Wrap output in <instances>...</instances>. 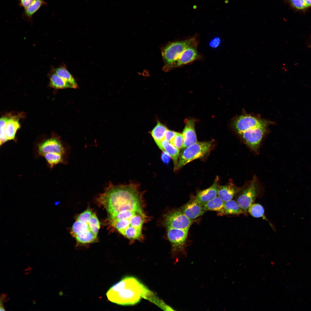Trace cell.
<instances>
[{
  "label": "cell",
  "instance_id": "6da1fadb",
  "mask_svg": "<svg viewBox=\"0 0 311 311\" xmlns=\"http://www.w3.org/2000/svg\"><path fill=\"white\" fill-rule=\"evenodd\" d=\"M143 194L135 183H111L101 197L110 225L130 240L143 239V226L149 219L145 211Z\"/></svg>",
  "mask_w": 311,
  "mask_h": 311
},
{
  "label": "cell",
  "instance_id": "7a4b0ae2",
  "mask_svg": "<svg viewBox=\"0 0 311 311\" xmlns=\"http://www.w3.org/2000/svg\"><path fill=\"white\" fill-rule=\"evenodd\" d=\"M151 291L137 279L126 277L113 285L106 293L111 302L121 305H132L146 299Z\"/></svg>",
  "mask_w": 311,
  "mask_h": 311
},
{
  "label": "cell",
  "instance_id": "3957f363",
  "mask_svg": "<svg viewBox=\"0 0 311 311\" xmlns=\"http://www.w3.org/2000/svg\"><path fill=\"white\" fill-rule=\"evenodd\" d=\"M212 141L198 142L185 149L180 153L176 170L196 159L204 156L211 150Z\"/></svg>",
  "mask_w": 311,
  "mask_h": 311
},
{
  "label": "cell",
  "instance_id": "277c9868",
  "mask_svg": "<svg viewBox=\"0 0 311 311\" xmlns=\"http://www.w3.org/2000/svg\"><path fill=\"white\" fill-rule=\"evenodd\" d=\"M198 44L196 38L193 37L185 40L172 42L167 45L162 52L166 67L168 69L179 55L188 47Z\"/></svg>",
  "mask_w": 311,
  "mask_h": 311
},
{
  "label": "cell",
  "instance_id": "5b68a950",
  "mask_svg": "<svg viewBox=\"0 0 311 311\" xmlns=\"http://www.w3.org/2000/svg\"><path fill=\"white\" fill-rule=\"evenodd\" d=\"M193 222V220L188 218L179 209L168 212L164 218V224L166 229L189 230Z\"/></svg>",
  "mask_w": 311,
  "mask_h": 311
},
{
  "label": "cell",
  "instance_id": "8992f818",
  "mask_svg": "<svg viewBox=\"0 0 311 311\" xmlns=\"http://www.w3.org/2000/svg\"><path fill=\"white\" fill-rule=\"evenodd\" d=\"M258 186L255 178L249 185L242 189L236 198V201L246 214L249 206L255 201L258 194Z\"/></svg>",
  "mask_w": 311,
  "mask_h": 311
},
{
  "label": "cell",
  "instance_id": "52a82bcc",
  "mask_svg": "<svg viewBox=\"0 0 311 311\" xmlns=\"http://www.w3.org/2000/svg\"><path fill=\"white\" fill-rule=\"evenodd\" d=\"M167 236L172 245L173 252L177 254L186 256L185 253V243L188 229H166Z\"/></svg>",
  "mask_w": 311,
  "mask_h": 311
},
{
  "label": "cell",
  "instance_id": "ba28073f",
  "mask_svg": "<svg viewBox=\"0 0 311 311\" xmlns=\"http://www.w3.org/2000/svg\"><path fill=\"white\" fill-rule=\"evenodd\" d=\"M268 123L249 129L241 134L244 142L252 150L257 152Z\"/></svg>",
  "mask_w": 311,
  "mask_h": 311
},
{
  "label": "cell",
  "instance_id": "9c48e42d",
  "mask_svg": "<svg viewBox=\"0 0 311 311\" xmlns=\"http://www.w3.org/2000/svg\"><path fill=\"white\" fill-rule=\"evenodd\" d=\"M268 123L267 121L251 115H242L235 119L232 125L235 130L240 134L249 129Z\"/></svg>",
  "mask_w": 311,
  "mask_h": 311
},
{
  "label": "cell",
  "instance_id": "30bf717a",
  "mask_svg": "<svg viewBox=\"0 0 311 311\" xmlns=\"http://www.w3.org/2000/svg\"><path fill=\"white\" fill-rule=\"evenodd\" d=\"M198 44L192 45L185 49L168 70L181 67L201 59L202 56L197 50Z\"/></svg>",
  "mask_w": 311,
  "mask_h": 311
},
{
  "label": "cell",
  "instance_id": "8fae6325",
  "mask_svg": "<svg viewBox=\"0 0 311 311\" xmlns=\"http://www.w3.org/2000/svg\"><path fill=\"white\" fill-rule=\"evenodd\" d=\"M39 153L43 156L50 153H56L64 154V149L60 141L57 138H52L40 144L38 147Z\"/></svg>",
  "mask_w": 311,
  "mask_h": 311
},
{
  "label": "cell",
  "instance_id": "7c38bea8",
  "mask_svg": "<svg viewBox=\"0 0 311 311\" xmlns=\"http://www.w3.org/2000/svg\"><path fill=\"white\" fill-rule=\"evenodd\" d=\"M179 209L186 217L191 220L202 215L206 211L202 204L197 202L194 199L186 203Z\"/></svg>",
  "mask_w": 311,
  "mask_h": 311
},
{
  "label": "cell",
  "instance_id": "4fadbf2b",
  "mask_svg": "<svg viewBox=\"0 0 311 311\" xmlns=\"http://www.w3.org/2000/svg\"><path fill=\"white\" fill-rule=\"evenodd\" d=\"M194 125L193 120H189L187 122L182 132L183 148H186L197 142Z\"/></svg>",
  "mask_w": 311,
  "mask_h": 311
},
{
  "label": "cell",
  "instance_id": "5bb4252c",
  "mask_svg": "<svg viewBox=\"0 0 311 311\" xmlns=\"http://www.w3.org/2000/svg\"><path fill=\"white\" fill-rule=\"evenodd\" d=\"M218 180L217 178L210 187L198 191L195 200L198 202L202 203L209 201L217 196L218 185Z\"/></svg>",
  "mask_w": 311,
  "mask_h": 311
},
{
  "label": "cell",
  "instance_id": "9a60e30c",
  "mask_svg": "<svg viewBox=\"0 0 311 311\" xmlns=\"http://www.w3.org/2000/svg\"><path fill=\"white\" fill-rule=\"evenodd\" d=\"M242 189L239 188L232 183L224 185H218L217 195L225 202L232 200Z\"/></svg>",
  "mask_w": 311,
  "mask_h": 311
},
{
  "label": "cell",
  "instance_id": "2e32d148",
  "mask_svg": "<svg viewBox=\"0 0 311 311\" xmlns=\"http://www.w3.org/2000/svg\"><path fill=\"white\" fill-rule=\"evenodd\" d=\"M157 145L163 151L167 153L173 160L174 170H176L177 165L178 157L179 155V149L172 144L170 142L164 139Z\"/></svg>",
  "mask_w": 311,
  "mask_h": 311
},
{
  "label": "cell",
  "instance_id": "e0dca14e",
  "mask_svg": "<svg viewBox=\"0 0 311 311\" xmlns=\"http://www.w3.org/2000/svg\"><path fill=\"white\" fill-rule=\"evenodd\" d=\"M20 117L15 115L9 116L5 128V134L7 141L14 139L17 130L20 128Z\"/></svg>",
  "mask_w": 311,
  "mask_h": 311
},
{
  "label": "cell",
  "instance_id": "ac0fdd59",
  "mask_svg": "<svg viewBox=\"0 0 311 311\" xmlns=\"http://www.w3.org/2000/svg\"><path fill=\"white\" fill-rule=\"evenodd\" d=\"M52 69L57 75L70 85L72 88H78V86L76 81L65 65H62L57 68H53Z\"/></svg>",
  "mask_w": 311,
  "mask_h": 311
},
{
  "label": "cell",
  "instance_id": "d6986e66",
  "mask_svg": "<svg viewBox=\"0 0 311 311\" xmlns=\"http://www.w3.org/2000/svg\"><path fill=\"white\" fill-rule=\"evenodd\" d=\"M46 5V3L43 0H34L28 7L24 9L22 14L23 18L32 23L34 14L42 6Z\"/></svg>",
  "mask_w": 311,
  "mask_h": 311
},
{
  "label": "cell",
  "instance_id": "ffe728a7",
  "mask_svg": "<svg viewBox=\"0 0 311 311\" xmlns=\"http://www.w3.org/2000/svg\"><path fill=\"white\" fill-rule=\"evenodd\" d=\"M225 202L218 196H217L210 200L202 204L206 211H215L222 215Z\"/></svg>",
  "mask_w": 311,
  "mask_h": 311
},
{
  "label": "cell",
  "instance_id": "44dd1931",
  "mask_svg": "<svg viewBox=\"0 0 311 311\" xmlns=\"http://www.w3.org/2000/svg\"><path fill=\"white\" fill-rule=\"evenodd\" d=\"M50 86L57 89L72 88L66 81L57 75L52 70L48 73Z\"/></svg>",
  "mask_w": 311,
  "mask_h": 311
},
{
  "label": "cell",
  "instance_id": "7402d4cb",
  "mask_svg": "<svg viewBox=\"0 0 311 311\" xmlns=\"http://www.w3.org/2000/svg\"><path fill=\"white\" fill-rule=\"evenodd\" d=\"M245 213L236 201L231 200L225 202L222 215H240Z\"/></svg>",
  "mask_w": 311,
  "mask_h": 311
},
{
  "label": "cell",
  "instance_id": "603a6c76",
  "mask_svg": "<svg viewBox=\"0 0 311 311\" xmlns=\"http://www.w3.org/2000/svg\"><path fill=\"white\" fill-rule=\"evenodd\" d=\"M167 129L165 126L158 122L151 131V134L156 144L164 139L165 133Z\"/></svg>",
  "mask_w": 311,
  "mask_h": 311
},
{
  "label": "cell",
  "instance_id": "cb8c5ba5",
  "mask_svg": "<svg viewBox=\"0 0 311 311\" xmlns=\"http://www.w3.org/2000/svg\"><path fill=\"white\" fill-rule=\"evenodd\" d=\"M77 242L81 244L92 243L97 240V236L91 230L77 235L75 237Z\"/></svg>",
  "mask_w": 311,
  "mask_h": 311
},
{
  "label": "cell",
  "instance_id": "d4e9b609",
  "mask_svg": "<svg viewBox=\"0 0 311 311\" xmlns=\"http://www.w3.org/2000/svg\"><path fill=\"white\" fill-rule=\"evenodd\" d=\"M90 230L88 223L82 222L77 220L74 223L71 232V235L74 237L81 233Z\"/></svg>",
  "mask_w": 311,
  "mask_h": 311
},
{
  "label": "cell",
  "instance_id": "484cf974",
  "mask_svg": "<svg viewBox=\"0 0 311 311\" xmlns=\"http://www.w3.org/2000/svg\"><path fill=\"white\" fill-rule=\"evenodd\" d=\"M63 155L56 153H47L43 156L49 165L52 168L62 162Z\"/></svg>",
  "mask_w": 311,
  "mask_h": 311
},
{
  "label": "cell",
  "instance_id": "4316f807",
  "mask_svg": "<svg viewBox=\"0 0 311 311\" xmlns=\"http://www.w3.org/2000/svg\"><path fill=\"white\" fill-rule=\"evenodd\" d=\"M248 212L252 216L256 218L263 217L264 214V209L260 204L253 203L249 206Z\"/></svg>",
  "mask_w": 311,
  "mask_h": 311
},
{
  "label": "cell",
  "instance_id": "83f0119b",
  "mask_svg": "<svg viewBox=\"0 0 311 311\" xmlns=\"http://www.w3.org/2000/svg\"><path fill=\"white\" fill-rule=\"evenodd\" d=\"M88 224L90 230L97 236L100 228V224L95 213H93L91 217L88 222Z\"/></svg>",
  "mask_w": 311,
  "mask_h": 311
},
{
  "label": "cell",
  "instance_id": "f1b7e54d",
  "mask_svg": "<svg viewBox=\"0 0 311 311\" xmlns=\"http://www.w3.org/2000/svg\"><path fill=\"white\" fill-rule=\"evenodd\" d=\"M9 117V116H5L1 117L0 120L1 145L7 141L5 136V130L6 123Z\"/></svg>",
  "mask_w": 311,
  "mask_h": 311
},
{
  "label": "cell",
  "instance_id": "f546056e",
  "mask_svg": "<svg viewBox=\"0 0 311 311\" xmlns=\"http://www.w3.org/2000/svg\"><path fill=\"white\" fill-rule=\"evenodd\" d=\"M183 142L182 134L178 132H177L176 135L170 142L174 146L179 149L183 148Z\"/></svg>",
  "mask_w": 311,
  "mask_h": 311
},
{
  "label": "cell",
  "instance_id": "4dcf8cb0",
  "mask_svg": "<svg viewBox=\"0 0 311 311\" xmlns=\"http://www.w3.org/2000/svg\"><path fill=\"white\" fill-rule=\"evenodd\" d=\"M92 214V210L88 208L77 216L76 220L82 222L88 223Z\"/></svg>",
  "mask_w": 311,
  "mask_h": 311
},
{
  "label": "cell",
  "instance_id": "1f68e13d",
  "mask_svg": "<svg viewBox=\"0 0 311 311\" xmlns=\"http://www.w3.org/2000/svg\"><path fill=\"white\" fill-rule=\"evenodd\" d=\"M291 4L295 8L302 10L307 7L304 0H289Z\"/></svg>",
  "mask_w": 311,
  "mask_h": 311
},
{
  "label": "cell",
  "instance_id": "d6a6232c",
  "mask_svg": "<svg viewBox=\"0 0 311 311\" xmlns=\"http://www.w3.org/2000/svg\"><path fill=\"white\" fill-rule=\"evenodd\" d=\"M177 133V132L168 129L165 133L164 139L170 142Z\"/></svg>",
  "mask_w": 311,
  "mask_h": 311
},
{
  "label": "cell",
  "instance_id": "836d02e7",
  "mask_svg": "<svg viewBox=\"0 0 311 311\" xmlns=\"http://www.w3.org/2000/svg\"><path fill=\"white\" fill-rule=\"evenodd\" d=\"M34 0H20L19 5L24 9L28 7L33 2Z\"/></svg>",
  "mask_w": 311,
  "mask_h": 311
},
{
  "label": "cell",
  "instance_id": "e575fe53",
  "mask_svg": "<svg viewBox=\"0 0 311 311\" xmlns=\"http://www.w3.org/2000/svg\"><path fill=\"white\" fill-rule=\"evenodd\" d=\"M170 156L167 153L163 151L161 155V159L164 163L168 164L170 161Z\"/></svg>",
  "mask_w": 311,
  "mask_h": 311
},
{
  "label": "cell",
  "instance_id": "d590c367",
  "mask_svg": "<svg viewBox=\"0 0 311 311\" xmlns=\"http://www.w3.org/2000/svg\"><path fill=\"white\" fill-rule=\"evenodd\" d=\"M307 7L311 6V0H304Z\"/></svg>",
  "mask_w": 311,
  "mask_h": 311
},
{
  "label": "cell",
  "instance_id": "8d00e7d4",
  "mask_svg": "<svg viewBox=\"0 0 311 311\" xmlns=\"http://www.w3.org/2000/svg\"><path fill=\"white\" fill-rule=\"evenodd\" d=\"M0 311H4L5 310L3 305L0 306Z\"/></svg>",
  "mask_w": 311,
  "mask_h": 311
},
{
  "label": "cell",
  "instance_id": "74e56055",
  "mask_svg": "<svg viewBox=\"0 0 311 311\" xmlns=\"http://www.w3.org/2000/svg\"><path fill=\"white\" fill-rule=\"evenodd\" d=\"M308 46L310 48H311V37H310V43L309 44Z\"/></svg>",
  "mask_w": 311,
  "mask_h": 311
}]
</instances>
